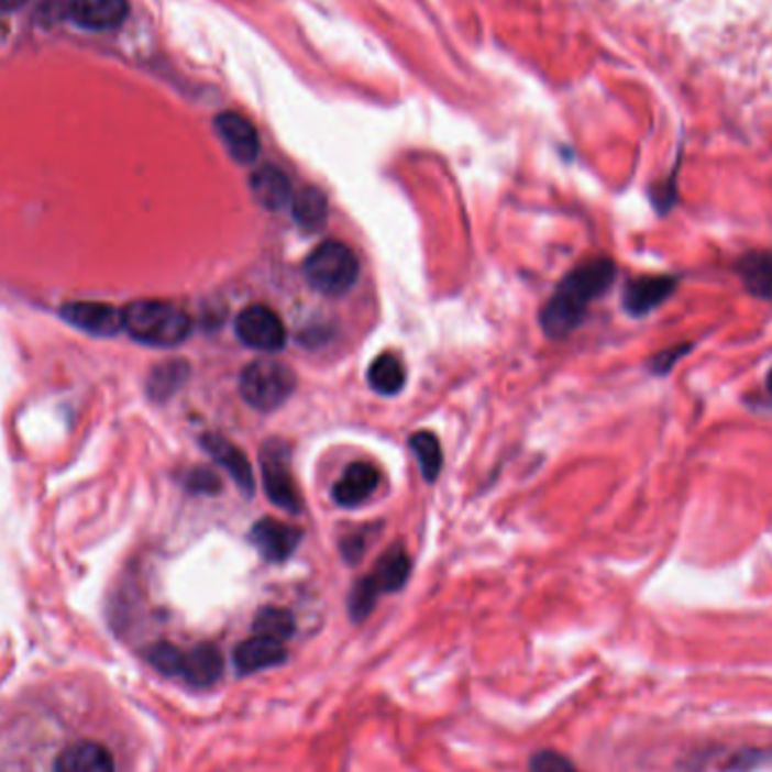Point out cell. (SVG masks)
Returning a JSON list of instances; mask_svg holds the SVG:
<instances>
[{
  "label": "cell",
  "instance_id": "cell-1",
  "mask_svg": "<svg viewBox=\"0 0 772 772\" xmlns=\"http://www.w3.org/2000/svg\"><path fill=\"white\" fill-rule=\"evenodd\" d=\"M615 278L617 265L610 257H596V261H587L570 272L555 287L540 315L547 337L563 339L572 334L583 323L587 308L613 287Z\"/></svg>",
  "mask_w": 772,
  "mask_h": 772
},
{
  "label": "cell",
  "instance_id": "cell-2",
  "mask_svg": "<svg viewBox=\"0 0 772 772\" xmlns=\"http://www.w3.org/2000/svg\"><path fill=\"white\" fill-rule=\"evenodd\" d=\"M124 330L147 346L172 349L190 334V319L184 310L163 300H136L122 312Z\"/></svg>",
  "mask_w": 772,
  "mask_h": 772
},
{
  "label": "cell",
  "instance_id": "cell-3",
  "mask_svg": "<svg viewBox=\"0 0 772 772\" xmlns=\"http://www.w3.org/2000/svg\"><path fill=\"white\" fill-rule=\"evenodd\" d=\"M304 272L317 291L326 296H341L355 287L360 278V263L346 244L323 242L310 253Z\"/></svg>",
  "mask_w": 772,
  "mask_h": 772
},
{
  "label": "cell",
  "instance_id": "cell-4",
  "mask_svg": "<svg viewBox=\"0 0 772 772\" xmlns=\"http://www.w3.org/2000/svg\"><path fill=\"white\" fill-rule=\"evenodd\" d=\"M296 389L294 373L274 360L251 362L240 377V394L246 405L261 411L278 409Z\"/></svg>",
  "mask_w": 772,
  "mask_h": 772
},
{
  "label": "cell",
  "instance_id": "cell-5",
  "mask_svg": "<svg viewBox=\"0 0 772 772\" xmlns=\"http://www.w3.org/2000/svg\"><path fill=\"white\" fill-rule=\"evenodd\" d=\"M261 467H263V486L272 504H276L278 508L291 515L300 512L304 504H300V495L291 479L289 448L278 439L267 441L261 452Z\"/></svg>",
  "mask_w": 772,
  "mask_h": 772
},
{
  "label": "cell",
  "instance_id": "cell-6",
  "mask_svg": "<svg viewBox=\"0 0 772 772\" xmlns=\"http://www.w3.org/2000/svg\"><path fill=\"white\" fill-rule=\"evenodd\" d=\"M235 334L244 346L263 353H278L287 341L280 317L267 306H251L242 310L235 321Z\"/></svg>",
  "mask_w": 772,
  "mask_h": 772
},
{
  "label": "cell",
  "instance_id": "cell-7",
  "mask_svg": "<svg viewBox=\"0 0 772 772\" xmlns=\"http://www.w3.org/2000/svg\"><path fill=\"white\" fill-rule=\"evenodd\" d=\"M680 276L658 274V276H637L624 285L621 304L630 317H647L677 291Z\"/></svg>",
  "mask_w": 772,
  "mask_h": 772
},
{
  "label": "cell",
  "instance_id": "cell-8",
  "mask_svg": "<svg viewBox=\"0 0 772 772\" xmlns=\"http://www.w3.org/2000/svg\"><path fill=\"white\" fill-rule=\"evenodd\" d=\"M214 129H218L222 143L238 163H253L261 154V136L244 115L233 111L220 113L214 118Z\"/></svg>",
  "mask_w": 772,
  "mask_h": 772
},
{
  "label": "cell",
  "instance_id": "cell-9",
  "mask_svg": "<svg viewBox=\"0 0 772 772\" xmlns=\"http://www.w3.org/2000/svg\"><path fill=\"white\" fill-rule=\"evenodd\" d=\"M251 542L255 544L257 551L267 558V561L283 563L296 551V547L300 542V531L289 527V525H283L278 520L265 518L257 525H253Z\"/></svg>",
  "mask_w": 772,
  "mask_h": 772
},
{
  "label": "cell",
  "instance_id": "cell-10",
  "mask_svg": "<svg viewBox=\"0 0 772 772\" xmlns=\"http://www.w3.org/2000/svg\"><path fill=\"white\" fill-rule=\"evenodd\" d=\"M287 660V651L283 649V643L269 637L253 635L251 639H244L238 643L233 651V664L238 673L251 675L257 671H265L272 666H278Z\"/></svg>",
  "mask_w": 772,
  "mask_h": 772
},
{
  "label": "cell",
  "instance_id": "cell-11",
  "mask_svg": "<svg viewBox=\"0 0 772 772\" xmlns=\"http://www.w3.org/2000/svg\"><path fill=\"white\" fill-rule=\"evenodd\" d=\"M201 445L214 461H218L229 472V477L235 482V486L246 497H251L255 493V479H253L251 463L246 461L244 452L238 445H233L229 439L218 437V434L203 437Z\"/></svg>",
  "mask_w": 772,
  "mask_h": 772
},
{
  "label": "cell",
  "instance_id": "cell-12",
  "mask_svg": "<svg viewBox=\"0 0 772 772\" xmlns=\"http://www.w3.org/2000/svg\"><path fill=\"white\" fill-rule=\"evenodd\" d=\"M62 317L79 330L100 337H113L124 328L122 312L107 304H68L62 308Z\"/></svg>",
  "mask_w": 772,
  "mask_h": 772
},
{
  "label": "cell",
  "instance_id": "cell-13",
  "mask_svg": "<svg viewBox=\"0 0 772 772\" xmlns=\"http://www.w3.org/2000/svg\"><path fill=\"white\" fill-rule=\"evenodd\" d=\"M55 772H115V761L102 743L77 741L59 752Z\"/></svg>",
  "mask_w": 772,
  "mask_h": 772
},
{
  "label": "cell",
  "instance_id": "cell-14",
  "mask_svg": "<svg viewBox=\"0 0 772 772\" xmlns=\"http://www.w3.org/2000/svg\"><path fill=\"white\" fill-rule=\"evenodd\" d=\"M126 14V0H70V19L86 30L118 27Z\"/></svg>",
  "mask_w": 772,
  "mask_h": 772
},
{
  "label": "cell",
  "instance_id": "cell-15",
  "mask_svg": "<svg viewBox=\"0 0 772 772\" xmlns=\"http://www.w3.org/2000/svg\"><path fill=\"white\" fill-rule=\"evenodd\" d=\"M377 484H379V472L371 463L357 461L351 467H346L343 477L334 484L332 497L337 504L353 508L364 504L375 493Z\"/></svg>",
  "mask_w": 772,
  "mask_h": 772
},
{
  "label": "cell",
  "instance_id": "cell-16",
  "mask_svg": "<svg viewBox=\"0 0 772 772\" xmlns=\"http://www.w3.org/2000/svg\"><path fill=\"white\" fill-rule=\"evenodd\" d=\"M735 269L748 294L772 300V251L752 249L737 257Z\"/></svg>",
  "mask_w": 772,
  "mask_h": 772
},
{
  "label": "cell",
  "instance_id": "cell-17",
  "mask_svg": "<svg viewBox=\"0 0 772 772\" xmlns=\"http://www.w3.org/2000/svg\"><path fill=\"white\" fill-rule=\"evenodd\" d=\"M251 192L255 201L267 210H280L291 199V184L283 169L274 165H265L253 172Z\"/></svg>",
  "mask_w": 772,
  "mask_h": 772
},
{
  "label": "cell",
  "instance_id": "cell-18",
  "mask_svg": "<svg viewBox=\"0 0 772 772\" xmlns=\"http://www.w3.org/2000/svg\"><path fill=\"white\" fill-rule=\"evenodd\" d=\"M224 673V660L218 647L212 643H199L190 653H186L181 675L192 686H210L218 682Z\"/></svg>",
  "mask_w": 772,
  "mask_h": 772
},
{
  "label": "cell",
  "instance_id": "cell-19",
  "mask_svg": "<svg viewBox=\"0 0 772 772\" xmlns=\"http://www.w3.org/2000/svg\"><path fill=\"white\" fill-rule=\"evenodd\" d=\"M409 574H411V561L407 551L402 547H394L379 558V563L375 565L368 578L375 585V589L382 594V592H398L400 587H405Z\"/></svg>",
  "mask_w": 772,
  "mask_h": 772
},
{
  "label": "cell",
  "instance_id": "cell-20",
  "mask_svg": "<svg viewBox=\"0 0 772 772\" xmlns=\"http://www.w3.org/2000/svg\"><path fill=\"white\" fill-rule=\"evenodd\" d=\"M294 220L308 229V231H319L326 220H328V201L326 195L317 188H304L298 190L294 197Z\"/></svg>",
  "mask_w": 772,
  "mask_h": 772
},
{
  "label": "cell",
  "instance_id": "cell-21",
  "mask_svg": "<svg viewBox=\"0 0 772 772\" xmlns=\"http://www.w3.org/2000/svg\"><path fill=\"white\" fill-rule=\"evenodd\" d=\"M405 377L402 362L391 353L379 355L368 368V382L382 396H396L405 386Z\"/></svg>",
  "mask_w": 772,
  "mask_h": 772
},
{
  "label": "cell",
  "instance_id": "cell-22",
  "mask_svg": "<svg viewBox=\"0 0 772 772\" xmlns=\"http://www.w3.org/2000/svg\"><path fill=\"white\" fill-rule=\"evenodd\" d=\"M186 377H188V364L186 362H181V360L163 362L150 375V382H147L150 396L154 400H158V402L167 400L172 394L179 391V386L186 382Z\"/></svg>",
  "mask_w": 772,
  "mask_h": 772
},
{
  "label": "cell",
  "instance_id": "cell-23",
  "mask_svg": "<svg viewBox=\"0 0 772 772\" xmlns=\"http://www.w3.org/2000/svg\"><path fill=\"white\" fill-rule=\"evenodd\" d=\"M411 450L418 459L420 472L427 482H434L443 467L441 443L432 432H418L411 437Z\"/></svg>",
  "mask_w": 772,
  "mask_h": 772
},
{
  "label": "cell",
  "instance_id": "cell-24",
  "mask_svg": "<svg viewBox=\"0 0 772 772\" xmlns=\"http://www.w3.org/2000/svg\"><path fill=\"white\" fill-rule=\"evenodd\" d=\"M294 628H296L294 617L287 610H283V608H272V606L263 608L253 619L255 635L276 639L280 643L294 635Z\"/></svg>",
  "mask_w": 772,
  "mask_h": 772
},
{
  "label": "cell",
  "instance_id": "cell-25",
  "mask_svg": "<svg viewBox=\"0 0 772 772\" xmlns=\"http://www.w3.org/2000/svg\"><path fill=\"white\" fill-rule=\"evenodd\" d=\"M147 660H150V664H152L156 671H161L163 675H181L186 653H181V651L175 647V643L161 641V643H154V647L150 649Z\"/></svg>",
  "mask_w": 772,
  "mask_h": 772
},
{
  "label": "cell",
  "instance_id": "cell-26",
  "mask_svg": "<svg viewBox=\"0 0 772 772\" xmlns=\"http://www.w3.org/2000/svg\"><path fill=\"white\" fill-rule=\"evenodd\" d=\"M377 596H379V592L375 589V585L371 583V578H368V576L362 578V581L353 587V592H351V596H349V613H351V617H353L355 621L366 619V617L373 613V608H375Z\"/></svg>",
  "mask_w": 772,
  "mask_h": 772
},
{
  "label": "cell",
  "instance_id": "cell-27",
  "mask_svg": "<svg viewBox=\"0 0 772 772\" xmlns=\"http://www.w3.org/2000/svg\"><path fill=\"white\" fill-rule=\"evenodd\" d=\"M692 349H694V343L682 341V343H675V346H669V349L660 351L658 355L651 357L649 371H651L653 375H666V373H671V368H673L684 355H690Z\"/></svg>",
  "mask_w": 772,
  "mask_h": 772
},
{
  "label": "cell",
  "instance_id": "cell-28",
  "mask_svg": "<svg viewBox=\"0 0 772 772\" xmlns=\"http://www.w3.org/2000/svg\"><path fill=\"white\" fill-rule=\"evenodd\" d=\"M529 768H531V772H578L567 757H563L561 752H553V750L536 752L529 761Z\"/></svg>",
  "mask_w": 772,
  "mask_h": 772
},
{
  "label": "cell",
  "instance_id": "cell-29",
  "mask_svg": "<svg viewBox=\"0 0 772 772\" xmlns=\"http://www.w3.org/2000/svg\"><path fill=\"white\" fill-rule=\"evenodd\" d=\"M190 486H192L195 490H208V493L220 488L218 479H214V477L210 475V472H206V470H195V472H192V477H190Z\"/></svg>",
  "mask_w": 772,
  "mask_h": 772
},
{
  "label": "cell",
  "instance_id": "cell-30",
  "mask_svg": "<svg viewBox=\"0 0 772 772\" xmlns=\"http://www.w3.org/2000/svg\"><path fill=\"white\" fill-rule=\"evenodd\" d=\"M27 3V0H0V10H5V12H12V10H19Z\"/></svg>",
  "mask_w": 772,
  "mask_h": 772
},
{
  "label": "cell",
  "instance_id": "cell-31",
  "mask_svg": "<svg viewBox=\"0 0 772 772\" xmlns=\"http://www.w3.org/2000/svg\"><path fill=\"white\" fill-rule=\"evenodd\" d=\"M765 391H768V396H770V400H772V366H770V371H768V375H765Z\"/></svg>",
  "mask_w": 772,
  "mask_h": 772
}]
</instances>
